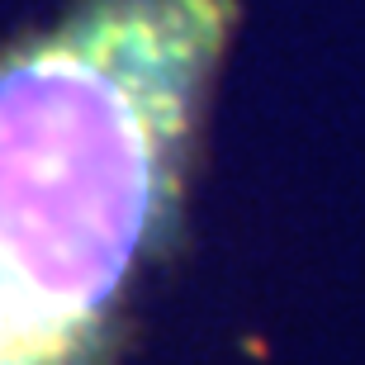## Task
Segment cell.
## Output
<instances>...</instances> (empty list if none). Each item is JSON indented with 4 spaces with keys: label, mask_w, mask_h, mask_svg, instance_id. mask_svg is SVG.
<instances>
[{
    "label": "cell",
    "mask_w": 365,
    "mask_h": 365,
    "mask_svg": "<svg viewBox=\"0 0 365 365\" xmlns=\"http://www.w3.org/2000/svg\"><path fill=\"white\" fill-rule=\"evenodd\" d=\"M237 0H67L0 48V365H105L185 214Z\"/></svg>",
    "instance_id": "obj_1"
}]
</instances>
